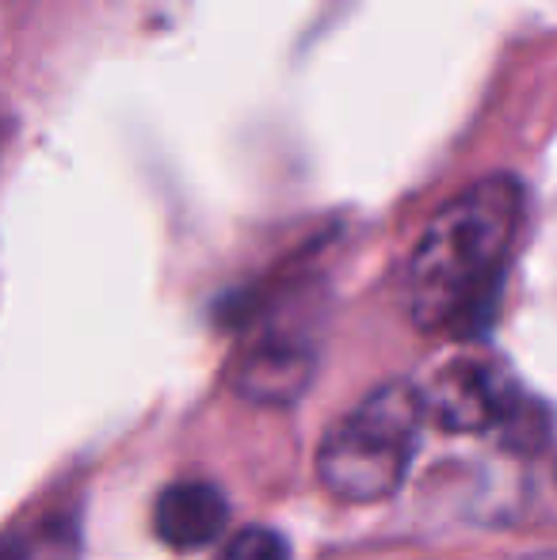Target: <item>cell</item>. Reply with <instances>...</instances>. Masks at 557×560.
Wrapping results in <instances>:
<instances>
[{
	"instance_id": "6da1fadb",
	"label": "cell",
	"mask_w": 557,
	"mask_h": 560,
	"mask_svg": "<svg viewBox=\"0 0 557 560\" xmlns=\"http://www.w3.org/2000/svg\"><path fill=\"white\" fill-rule=\"evenodd\" d=\"M523 222V187L489 176L454 195L409 259V313L423 332L481 336L497 313L508 252Z\"/></svg>"
},
{
	"instance_id": "7a4b0ae2",
	"label": "cell",
	"mask_w": 557,
	"mask_h": 560,
	"mask_svg": "<svg viewBox=\"0 0 557 560\" xmlns=\"http://www.w3.org/2000/svg\"><path fill=\"white\" fill-rule=\"evenodd\" d=\"M423 400L417 385H382L328 428L317 446V477L344 503H374L397 492L417 454Z\"/></svg>"
},
{
	"instance_id": "3957f363",
	"label": "cell",
	"mask_w": 557,
	"mask_h": 560,
	"mask_svg": "<svg viewBox=\"0 0 557 560\" xmlns=\"http://www.w3.org/2000/svg\"><path fill=\"white\" fill-rule=\"evenodd\" d=\"M515 397H520V393L504 382L500 370L481 366V362H474V359L446 362V366L436 370L431 382L420 389L423 416H431L439 428L454 431V435L497 428Z\"/></svg>"
},
{
	"instance_id": "277c9868",
	"label": "cell",
	"mask_w": 557,
	"mask_h": 560,
	"mask_svg": "<svg viewBox=\"0 0 557 560\" xmlns=\"http://www.w3.org/2000/svg\"><path fill=\"white\" fill-rule=\"evenodd\" d=\"M313 374V351L294 339H264L248 347L233 366V389L256 405H290L305 393Z\"/></svg>"
},
{
	"instance_id": "5b68a950",
	"label": "cell",
	"mask_w": 557,
	"mask_h": 560,
	"mask_svg": "<svg viewBox=\"0 0 557 560\" xmlns=\"http://www.w3.org/2000/svg\"><path fill=\"white\" fill-rule=\"evenodd\" d=\"M225 518H230L225 495L214 485L187 480V485H172L161 492L153 508V530L169 549L195 553L225 530Z\"/></svg>"
},
{
	"instance_id": "8992f818",
	"label": "cell",
	"mask_w": 557,
	"mask_h": 560,
	"mask_svg": "<svg viewBox=\"0 0 557 560\" xmlns=\"http://www.w3.org/2000/svg\"><path fill=\"white\" fill-rule=\"evenodd\" d=\"M218 560H290V546L279 530L248 526L237 538H230V546L218 553Z\"/></svg>"
},
{
	"instance_id": "52a82bcc",
	"label": "cell",
	"mask_w": 557,
	"mask_h": 560,
	"mask_svg": "<svg viewBox=\"0 0 557 560\" xmlns=\"http://www.w3.org/2000/svg\"><path fill=\"white\" fill-rule=\"evenodd\" d=\"M0 560H27V546L23 541H0Z\"/></svg>"
}]
</instances>
